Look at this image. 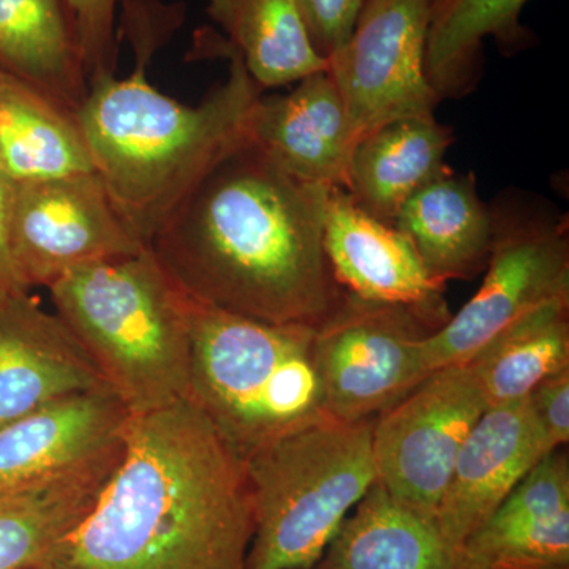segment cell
<instances>
[{"label":"cell","instance_id":"ba28073f","mask_svg":"<svg viewBox=\"0 0 569 569\" xmlns=\"http://www.w3.org/2000/svg\"><path fill=\"white\" fill-rule=\"evenodd\" d=\"M440 328L417 307L367 301L346 290L313 339L329 417L373 419L399 402L429 377L422 351Z\"/></svg>","mask_w":569,"mask_h":569},{"label":"cell","instance_id":"277c9868","mask_svg":"<svg viewBox=\"0 0 569 569\" xmlns=\"http://www.w3.org/2000/svg\"><path fill=\"white\" fill-rule=\"evenodd\" d=\"M48 290L130 417L187 399L190 296L151 249L73 269Z\"/></svg>","mask_w":569,"mask_h":569},{"label":"cell","instance_id":"7a4b0ae2","mask_svg":"<svg viewBox=\"0 0 569 569\" xmlns=\"http://www.w3.org/2000/svg\"><path fill=\"white\" fill-rule=\"evenodd\" d=\"M244 462L192 400L130 417L89 515L36 569H247Z\"/></svg>","mask_w":569,"mask_h":569},{"label":"cell","instance_id":"484cf974","mask_svg":"<svg viewBox=\"0 0 569 569\" xmlns=\"http://www.w3.org/2000/svg\"><path fill=\"white\" fill-rule=\"evenodd\" d=\"M488 407L527 399L569 367V301L552 302L501 332L466 365Z\"/></svg>","mask_w":569,"mask_h":569},{"label":"cell","instance_id":"9a60e30c","mask_svg":"<svg viewBox=\"0 0 569 569\" xmlns=\"http://www.w3.org/2000/svg\"><path fill=\"white\" fill-rule=\"evenodd\" d=\"M96 389L110 388L61 318L29 293L0 298V427Z\"/></svg>","mask_w":569,"mask_h":569},{"label":"cell","instance_id":"4fadbf2b","mask_svg":"<svg viewBox=\"0 0 569 569\" xmlns=\"http://www.w3.org/2000/svg\"><path fill=\"white\" fill-rule=\"evenodd\" d=\"M295 84L283 96L257 100L249 142L298 181L346 189L356 137L342 92L329 69Z\"/></svg>","mask_w":569,"mask_h":569},{"label":"cell","instance_id":"83f0119b","mask_svg":"<svg viewBox=\"0 0 569 569\" xmlns=\"http://www.w3.org/2000/svg\"><path fill=\"white\" fill-rule=\"evenodd\" d=\"M307 33L326 61L346 47L365 0H296Z\"/></svg>","mask_w":569,"mask_h":569},{"label":"cell","instance_id":"d4e9b609","mask_svg":"<svg viewBox=\"0 0 569 569\" xmlns=\"http://www.w3.org/2000/svg\"><path fill=\"white\" fill-rule=\"evenodd\" d=\"M209 17L261 89L295 84L329 62L318 54L296 0H206Z\"/></svg>","mask_w":569,"mask_h":569},{"label":"cell","instance_id":"f546056e","mask_svg":"<svg viewBox=\"0 0 569 569\" xmlns=\"http://www.w3.org/2000/svg\"><path fill=\"white\" fill-rule=\"evenodd\" d=\"M11 189H13V182L0 173V298L31 291L21 282L10 253L9 208Z\"/></svg>","mask_w":569,"mask_h":569},{"label":"cell","instance_id":"3957f363","mask_svg":"<svg viewBox=\"0 0 569 569\" xmlns=\"http://www.w3.org/2000/svg\"><path fill=\"white\" fill-rule=\"evenodd\" d=\"M119 3L118 33L132 43L134 69L126 78L107 74L89 82L77 119L112 206L134 239L149 247L194 187L249 142L250 112L263 89L223 37L206 29L197 50L227 59V81L198 107L163 96L149 82L148 66L182 24L183 6Z\"/></svg>","mask_w":569,"mask_h":569},{"label":"cell","instance_id":"7402d4cb","mask_svg":"<svg viewBox=\"0 0 569 569\" xmlns=\"http://www.w3.org/2000/svg\"><path fill=\"white\" fill-rule=\"evenodd\" d=\"M313 569H460L436 520L373 485Z\"/></svg>","mask_w":569,"mask_h":569},{"label":"cell","instance_id":"ffe728a7","mask_svg":"<svg viewBox=\"0 0 569 569\" xmlns=\"http://www.w3.org/2000/svg\"><path fill=\"white\" fill-rule=\"evenodd\" d=\"M122 448L123 436L80 466L0 496V569L39 567L89 515L114 473Z\"/></svg>","mask_w":569,"mask_h":569},{"label":"cell","instance_id":"30bf717a","mask_svg":"<svg viewBox=\"0 0 569 569\" xmlns=\"http://www.w3.org/2000/svg\"><path fill=\"white\" fill-rule=\"evenodd\" d=\"M437 0H365L335 58V78L356 141L395 119L436 116L441 102L426 77V43Z\"/></svg>","mask_w":569,"mask_h":569},{"label":"cell","instance_id":"7c38bea8","mask_svg":"<svg viewBox=\"0 0 569 569\" xmlns=\"http://www.w3.org/2000/svg\"><path fill=\"white\" fill-rule=\"evenodd\" d=\"M325 249L343 290L367 301L417 307L447 325V284L429 276L402 231L370 216L346 189L329 194Z\"/></svg>","mask_w":569,"mask_h":569},{"label":"cell","instance_id":"4316f807","mask_svg":"<svg viewBox=\"0 0 569 569\" xmlns=\"http://www.w3.org/2000/svg\"><path fill=\"white\" fill-rule=\"evenodd\" d=\"M67 3L77 26L88 82L116 74L119 58L116 14L119 0H67Z\"/></svg>","mask_w":569,"mask_h":569},{"label":"cell","instance_id":"d6986e66","mask_svg":"<svg viewBox=\"0 0 569 569\" xmlns=\"http://www.w3.org/2000/svg\"><path fill=\"white\" fill-rule=\"evenodd\" d=\"M452 141V130L436 116L383 123L356 141L346 190L370 216L395 224L397 212L411 194L451 173L447 153Z\"/></svg>","mask_w":569,"mask_h":569},{"label":"cell","instance_id":"9c48e42d","mask_svg":"<svg viewBox=\"0 0 569 569\" xmlns=\"http://www.w3.org/2000/svg\"><path fill=\"white\" fill-rule=\"evenodd\" d=\"M488 408L467 366L430 373L373 421L377 485L436 520L460 448Z\"/></svg>","mask_w":569,"mask_h":569},{"label":"cell","instance_id":"e0dca14e","mask_svg":"<svg viewBox=\"0 0 569 569\" xmlns=\"http://www.w3.org/2000/svg\"><path fill=\"white\" fill-rule=\"evenodd\" d=\"M569 567V458L563 448L531 468L460 549V569Z\"/></svg>","mask_w":569,"mask_h":569},{"label":"cell","instance_id":"6da1fadb","mask_svg":"<svg viewBox=\"0 0 569 569\" xmlns=\"http://www.w3.org/2000/svg\"><path fill=\"white\" fill-rule=\"evenodd\" d=\"M332 190L291 178L246 142L194 187L148 249L197 301L318 328L346 293L325 249Z\"/></svg>","mask_w":569,"mask_h":569},{"label":"cell","instance_id":"8fae6325","mask_svg":"<svg viewBox=\"0 0 569 569\" xmlns=\"http://www.w3.org/2000/svg\"><path fill=\"white\" fill-rule=\"evenodd\" d=\"M9 244L26 288L47 287L73 269L140 252L96 173L13 183Z\"/></svg>","mask_w":569,"mask_h":569},{"label":"cell","instance_id":"4dcf8cb0","mask_svg":"<svg viewBox=\"0 0 569 569\" xmlns=\"http://www.w3.org/2000/svg\"><path fill=\"white\" fill-rule=\"evenodd\" d=\"M497 569H569V567H559V565H526V567H505Z\"/></svg>","mask_w":569,"mask_h":569},{"label":"cell","instance_id":"2e32d148","mask_svg":"<svg viewBox=\"0 0 569 569\" xmlns=\"http://www.w3.org/2000/svg\"><path fill=\"white\" fill-rule=\"evenodd\" d=\"M129 418L111 389H96L0 427V496L96 458L121 440Z\"/></svg>","mask_w":569,"mask_h":569},{"label":"cell","instance_id":"52a82bcc","mask_svg":"<svg viewBox=\"0 0 569 569\" xmlns=\"http://www.w3.org/2000/svg\"><path fill=\"white\" fill-rule=\"evenodd\" d=\"M493 242L473 298L425 342L427 376L466 366L490 340L535 310L569 301L567 216L526 194L490 204Z\"/></svg>","mask_w":569,"mask_h":569},{"label":"cell","instance_id":"5bb4252c","mask_svg":"<svg viewBox=\"0 0 569 569\" xmlns=\"http://www.w3.org/2000/svg\"><path fill=\"white\" fill-rule=\"evenodd\" d=\"M549 452L529 397L489 407L460 448L437 508L436 523L449 545L460 553L468 537Z\"/></svg>","mask_w":569,"mask_h":569},{"label":"cell","instance_id":"f1b7e54d","mask_svg":"<svg viewBox=\"0 0 569 569\" xmlns=\"http://www.w3.org/2000/svg\"><path fill=\"white\" fill-rule=\"evenodd\" d=\"M529 403L550 451L569 441V367L542 380L530 392Z\"/></svg>","mask_w":569,"mask_h":569},{"label":"cell","instance_id":"ac0fdd59","mask_svg":"<svg viewBox=\"0 0 569 569\" xmlns=\"http://www.w3.org/2000/svg\"><path fill=\"white\" fill-rule=\"evenodd\" d=\"M395 227L410 239L437 282L471 280L486 271L493 217L471 173L452 170L421 187L397 212Z\"/></svg>","mask_w":569,"mask_h":569},{"label":"cell","instance_id":"5b68a950","mask_svg":"<svg viewBox=\"0 0 569 569\" xmlns=\"http://www.w3.org/2000/svg\"><path fill=\"white\" fill-rule=\"evenodd\" d=\"M316 328L274 325L190 298L189 396L242 462L329 417Z\"/></svg>","mask_w":569,"mask_h":569},{"label":"cell","instance_id":"44dd1931","mask_svg":"<svg viewBox=\"0 0 569 569\" xmlns=\"http://www.w3.org/2000/svg\"><path fill=\"white\" fill-rule=\"evenodd\" d=\"M0 73L78 114L89 82L67 0H0Z\"/></svg>","mask_w":569,"mask_h":569},{"label":"cell","instance_id":"603a6c76","mask_svg":"<svg viewBox=\"0 0 569 569\" xmlns=\"http://www.w3.org/2000/svg\"><path fill=\"white\" fill-rule=\"evenodd\" d=\"M0 173L13 183L96 173L77 114L3 73Z\"/></svg>","mask_w":569,"mask_h":569},{"label":"cell","instance_id":"8992f818","mask_svg":"<svg viewBox=\"0 0 569 569\" xmlns=\"http://www.w3.org/2000/svg\"><path fill=\"white\" fill-rule=\"evenodd\" d=\"M373 419L328 418L244 460L253 537L247 569H313L377 482Z\"/></svg>","mask_w":569,"mask_h":569},{"label":"cell","instance_id":"cb8c5ba5","mask_svg":"<svg viewBox=\"0 0 569 569\" xmlns=\"http://www.w3.org/2000/svg\"><path fill=\"white\" fill-rule=\"evenodd\" d=\"M529 0H437L426 43V77L441 100L459 99L477 86L482 43L492 37L509 52L522 50L530 33L520 26Z\"/></svg>","mask_w":569,"mask_h":569}]
</instances>
